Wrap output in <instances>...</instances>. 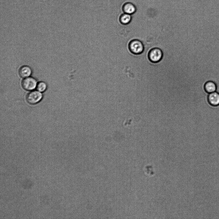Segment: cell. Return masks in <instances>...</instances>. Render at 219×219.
Returning <instances> with one entry per match:
<instances>
[{"label": "cell", "mask_w": 219, "mask_h": 219, "mask_svg": "<svg viewBox=\"0 0 219 219\" xmlns=\"http://www.w3.org/2000/svg\"><path fill=\"white\" fill-rule=\"evenodd\" d=\"M129 50L135 55H139L143 53L145 47L143 42L138 39L131 40L129 45Z\"/></svg>", "instance_id": "obj_1"}, {"label": "cell", "mask_w": 219, "mask_h": 219, "mask_svg": "<svg viewBox=\"0 0 219 219\" xmlns=\"http://www.w3.org/2000/svg\"><path fill=\"white\" fill-rule=\"evenodd\" d=\"M163 53L159 48H155L151 49L148 53V57L150 60L153 63H158L162 59Z\"/></svg>", "instance_id": "obj_2"}, {"label": "cell", "mask_w": 219, "mask_h": 219, "mask_svg": "<svg viewBox=\"0 0 219 219\" xmlns=\"http://www.w3.org/2000/svg\"><path fill=\"white\" fill-rule=\"evenodd\" d=\"M37 82L34 78L28 77L25 78L22 82L21 85L23 88L27 91H32L36 88Z\"/></svg>", "instance_id": "obj_3"}, {"label": "cell", "mask_w": 219, "mask_h": 219, "mask_svg": "<svg viewBox=\"0 0 219 219\" xmlns=\"http://www.w3.org/2000/svg\"><path fill=\"white\" fill-rule=\"evenodd\" d=\"M42 98V94L40 92L32 91L26 97V100L31 104H35L39 102Z\"/></svg>", "instance_id": "obj_4"}, {"label": "cell", "mask_w": 219, "mask_h": 219, "mask_svg": "<svg viewBox=\"0 0 219 219\" xmlns=\"http://www.w3.org/2000/svg\"><path fill=\"white\" fill-rule=\"evenodd\" d=\"M123 10L125 13L132 15L136 12L137 9L136 6L134 4L127 2L124 5Z\"/></svg>", "instance_id": "obj_5"}, {"label": "cell", "mask_w": 219, "mask_h": 219, "mask_svg": "<svg viewBox=\"0 0 219 219\" xmlns=\"http://www.w3.org/2000/svg\"><path fill=\"white\" fill-rule=\"evenodd\" d=\"M32 71L31 68L27 65L21 67L19 69V74L21 78H26L31 75Z\"/></svg>", "instance_id": "obj_6"}, {"label": "cell", "mask_w": 219, "mask_h": 219, "mask_svg": "<svg viewBox=\"0 0 219 219\" xmlns=\"http://www.w3.org/2000/svg\"><path fill=\"white\" fill-rule=\"evenodd\" d=\"M208 100L210 104L213 106L219 105V94L216 92L210 93L208 97Z\"/></svg>", "instance_id": "obj_7"}, {"label": "cell", "mask_w": 219, "mask_h": 219, "mask_svg": "<svg viewBox=\"0 0 219 219\" xmlns=\"http://www.w3.org/2000/svg\"><path fill=\"white\" fill-rule=\"evenodd\" d=\"M204 88L207 93H211L215 92L217 89V86L214 82L210 81L205 83Z\"/></svg>", "instance_id": "obj_8"}, {"label": "cell", "mask_w": 219, "mask_h": 219, "mask_svg": "<svg viewBox=\"0 0 219 219\" xmlns=\"http://www.w3.org/2000/svg\"><path fill=\"white\" fill-rule=\"evenodd\" d=\"M132 20L131 15L125 13L122 14L120 17V21L123 25H127L131 22Z\"/></svg>", "instance_id": "obj_9"}, {"label": "cell", "mask_w": 219, "mask_h": 219, "mask_svg": "<svg viewBox=\"0 0 219 219\" xmlns=\"http://www.w3.org/2000/svg\"><path fill=\"white\" fill-rule=\"evenodd\" d=\"M47 88V85L46 84L43 82L39 83L37 84L36 87L37 90L40 92H45Z\"/></svg>", "instance_id": "obj_10"}]
</instances>
